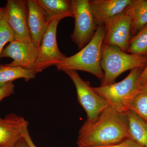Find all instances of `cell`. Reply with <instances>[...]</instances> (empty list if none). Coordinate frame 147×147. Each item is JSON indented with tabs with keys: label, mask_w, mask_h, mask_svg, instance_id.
I'll list each match as a JSON object with an SVG mask.
<instances>
[{
	"label": "cell",
	"mask_w": 147,
	"mask_h": 147,
	"mask_svg": "<svg viewBox=\"0 0 147 147\" xmlns=\"http://www.w3.org/2000/svg\"><path fill=\"white\" fill-rule=\"evenodd\" d=\"M131 139L129 132L126 113L111 106L94 120H86L78 133V147L102 146L114 144Z\"/></svg>",
	"instance_id": "cell-1"
},
{
	"label": "cell",
	"mask_w": 147,
	"mask_h": 147,
	"mask_svg": "<svg viewBox=\"0 0 147 147\" xmlns=\"http://www.w3.org/2000/svg\"><path fill=\"white\" fill-rule=\"evenodd\" d=\"M105 26H99L91 40L78 53L66 57L56 66L58 71L80 70L91 74L102 81L104 73L101 68V46L105 37Z\"/></svg>",
	"instance_id": "cell-2"
},
{
	"label": "cell",
	"mask_w": 147,
	"mask_h": 147,
	"mask_svg": "<svg viewBox=\"0 0 147 147\" xmlns=\"http://www.w3.org/2000/svg\"><path fill=\"white\" fill-rule=\"evenodd\" d=\"M147 65V57L125 53L118 47L102 43L100 65L104 77L100 86L113 84L123 72L138 67L144 69Z\"/></svg>",
	"instance_id": "cell-3"
},
{
	"label": "cell",
	"mask_w": 147,
	"mask_h": 147,
	"mask_svg": "<svg viewBox=\"0 0 147 147\" xmlns=\"http://www.w3.org/2000/svg\"><path fill=\"white\" fill-rule=\"evenodd\" d=\"M144 68L138 67L130 70L125 79L117 83L93 87L96 93L116 110L125 113L131 100L142 88L140 78Z\"/></svg>",
	"instance_id": "cell-4"
},
{
	"label": "cell",
	"mask_w": 147,
	"mask_h": 147,
	"mask_svg": "<svg viewBox=\"0 0 147 147\" xmlns=\"http://www.w3.org/2000/svg\"><path fill=\"white\" fill-rule=\"evenodd\" d=\"M71 5L75 22L71 39L81 50L91 40L97 26L92 16L89 0H71Z\"/></svg>",
	"instance_id": "cell-5"
},
{
	"label": "cell",
	"mask_w": 147,
	"mask_h": 147,
	"mask_svg": "<svg viewBox=\"0 0 147 147\" xmlns=\"http://www.w3.org/2000/svg\"><path fill=\"white\" fill-rule=\"evenodd\" d=\"M65 18L58 16L48 20V26L38 49V56L34 71L36 74L53 65L56 66L67 57L61 53L57 41L59 22Z\"/></svg>",
	"instance_id": "cell-6"
},
{
	"label": "cell",
	"mask_w": 147,
	"mask_h": 147,
	"mask_svg": "<svg viewBox=\"0 0 147 147\" xmlns=\"http://www.w3.org/2000/svg\"><path fill=\"white\" fill-rule=\"evenodd\" d=\"M65 72L75 86L78 102L86 111L87 120H94L103 110L110 106L104 98L95 91L89 82L81 78L77 71L68 70Z\"/></svg>",
	"instance_id": "cell-7"
},
{
	"label": "cell",
	"mask_w": 147,
	"mask_h": 147,
	"mask_svg": "<svg viewBox=\"0 0 147 147\" xmlns=\"http://www.w3.org/2000/svg\"><path fill=\"white\" fill-rule=\"evenodd\" d=\"M131 18L126 9L111 18L105 24V33L103 43L118 47L127 53L129 41L131 37Z\"/></svg>",
	"instance_id": "cell-8"
},
{
	"label": "cell",
	"mask_w": 147,
	"mask_h": 147,
	"mask_svg": "<svg viewBox=\"0 0 147 147\" xmlns=\"http://www.w3.org/2000/svg\"><path fill=\"white\" fill-rule=\"evenodd\" d=\"M4 15L15 34V40L32 43L28 26V7L26 0H8L4 7Z\"/></svg>",
	"instance_id": "cell-9"
},
{
	"label": "cell",
	"mask_w": 147,
	"mask_h": 147,
	"mask_svg": "<svg viewBox=\"0 0 147 147\" xmlns=\"http://www.w3.org/2000/svg\"><path fill=\"white\" fill-rule=\"evenodd\" d=\"M38 56V49L32 43H26L15 40L3 49L1 57L13 59L12 62L5 64L8 66L21 67L34 71Z\"/></svg>",
	"instance_id": "cell-10"
},
{
	"label": "cell",
	"mask_w": 147,
	"mask_h": 147,
	"mask_svg": "<svg viewBox=\"0 0 147 147\" xmlns=\"http://www.w3.org/2000/svg\"><path fill=\"white\" fill-rule=\"evenodd\" d=\"M28 123L14 113L0 118V147H11L22 138Z\"/></svg>",
	"instance_id": "cell-11"
},
{
	"label": "cell",
	"mask_w": 147,
	"mask_h": 147,
	"mask_svg": "<svg viewBox=\"0 0 147 147\" xmlns=\"http://www.w3.org/2000/svg\"><path fill=\"white\" fill-rule=\"evenodd\" d=\"M132 0H91L90 8L97 26H105L111 18L123 11Z\"/></svg>",
	"instance_id": "cell-12"
},
{
	"label": "cell",
	"mask_w": 147,
	"mask_h": 147,
	"mask_svg": "<svg viewBox=\"0 0 147 147\" xmlns=\"http://www.w3.org/2000/svg\"><path fill=\"white\" fill-rule=\"evenodd\" d=\"M27 1L28 24L32 42L38 49L48 26V17L45 11L36 0Z\"/></svg>",
	"instance_id": "cell-13"
},
{
	"label": "cell",
	"mask_w": 147,
	"mask_h": 147,
	"mask_svg": "<svg viewBox=\"0 0 147 147\" xmlns=\"http://www.w3.org/2000/svg\"><path fill=\"white\" fill-rule=\"evenodd\" d=\"M125 113L131 139L142 147H147V121L131 110H127Z\"/></svg>",
	"instance_id": "cell-14"
},
{
	"label": "cell",
	"mask_w": 147,
	"mask_h": 147,
	"mask_svg": "<svg viewBox=\"0 0 147 147\" xmlns=\"http://www.w3.org/2000/svg\"><path fill=\"white\" fill-rule=\"evenodd\" d=\"M126 9L131 18V35L132 37L147 24V1L132 0Z\"/></svg>",
	"instance_id": "cell-15"
},
{
	"label": "cell",
	"mask_w": 147,
	"mask_h": 147,
	"mask_svg": "<svg viewBox=\"0 0 147 147\" xmlns=\"http://www.w3.org/2000/svg\"><path fill=\"white\" fill-rule=\"evenodd\" d=\"M45 11L48 20L58 16L73 17L71 1L68 0H36Z\"/></svg>",
	"instance_id": "cell-16"
},
{
	"label": "cell",
	"mask_w": 147,
	"mask_h": 147,
	"mask_svg": "<svg viewBox=\"0 0 147 147\" xmlns=\"http://www.w3.org/2000/svg\"><path fill=\"white\" fill-rule=\"evenodd\" d=\"M35 73L21 67H10L5 64L0 65V87H2L16 79L23 78L26 82L34 79Z\"/></svg>",
	"instance_id": "cell-17"
},
{
	"label": "cell",
	"mask_w": 147,
	"mask_h": 147,
	"mask_svg": "<svg viewBox=\"0 0 147 147\" xmlns=\"http://www.w3.org/2000/svg\"><path fill=\"white\" fill-rule=\"evenodd\" d=\"M127 53L141 57H147V24L132 36L129 41Z\"/></svg>",
	"instance_id": "cell-18"
},
{
	"label": "cell",
	"mask_w": 147,
	"mask_h": 147,
	"mask_svg": "<svg viewBox=\"0 0 147 147\" xmlns=\"http://www.w3.org/2000/svg\"><path fill=\"white\" fill-rule=\"evenodd\" d=\"M128 110L147 121V88H142L131 100Z\"/></svg>",
	"instance_id": "cell-19"
},
{
	"label": "cell",
	"mask_w": 147,
	"mask_h": 147,
	"mask_svg": "<svg viewBox=\"0 0 147 147\" xmlns=\"http://www.w3.org/2000/svg\"><path fill=\"white\" fill-rule=\"evenodd\" d=\"M15 40L14 32L9 26L4 15L3 17L0 21V58L5 44Z\"/></svg>",
	"instance_id": "cell-20"
},
{
	"label": "cell",
	"mask_w": 147,
	"mask_h": 147,
	"mask_svg": "<svg viewBox=\"0 0 147 147\" xmlns=\"http://www.w3.org/2000/svg\"><path fill=\"white\" fill-rule=\"evenodd\" d=\"M14 88L15 86L12 82L7 83L2 87H0V102L5 98L13 94Z\"/></svg>",
	"instance_id": "cell-21"
},
{
	"label": "cell",
	"mask_w": 147,
	"mask_h": 147,
	"mask_svg": "<svg viewBox=\"0 0 147 147\" xmlns=\"http://www.w3.org/2000/svg\"><path fill=\"white\" fill-rule=\"evenodd\" d=\"M78 147H142L131 139H127L122 142L108 146H83Z\"/></svg>",
	"instance_id": "cell-22"
},
{
	"label": "cell",
	"mask_w": 147,
	"mask_h": 147,
	"mask_svg": "<svg viewBox=\"0 0 147 147\" xmlns=\"http://www.w3.org/2000/svg\"><path fill=\"white\" fill-rule=\"evenodd\" d=\"M22 136L24 137V139H25L28 145H29L30 147H37L34 144L30 136V134L29 133L28 130V128L26 129L23 134H22Z\"/></svg>",
	"instance_id": "cell-23"
},
{
	"label": "cell",
	"mask_w": 147,
	"mask_h": 147,
	"mask_svg": "<svg viewBox=\"0 0 147 147\" xmlns=\"http://www.w3.org/2000/svg\"><path fill=\"white\" fill-rule=\"evenodd\" d=\"M11 147H30L26 141L22 137L18 142H16L13 146Z\"/></svg>",
	"instance_id": "cell-24"
},
{
	"label": "cell",
	"mask_w": 147,
	"mask_h": 147,
	"mask_svg": "<svg viewBox=\"0 0 147 147\" xmlns=\"http://www.w3.org/2000/svg\"><path fill=\"white\" fill-rule=\"evenodd\" d=\"M147 79V65L144 68L142 72V75H141V78H140V83L142 86V84L145 82Z\"/></svg>",
	"instance_id": "cell-25"
},
{
	"label": "cell",
	"mask_w": 147,
	"mask_h": 147,
	"mask_svg": "<svg viewBox=\"0 0 147 147\" xmlns=\"http://www.w3.org/2000/svg\"><path fill=\"white\" fill-rule=\"evenodd\" d=\"M4 15V7H0V21Z\"/></svg>",
	"instance_id": "cell-26"
},
{
	"label": "cell",
	"mask_w": 147,
	"mask_h": 147,
	"mask_svg": "<svg viewBox=\"0 0 147 147\" xmlns=\"http://www.w3.org/2000/svg\"><path fill=\"white\" fill-rule=\"evenodd\" d=\"M142 88H147V79L145 82L143 83L142 86Z\"/></svg>",
	"instance_id": "cell-27"
}]
</instances>
